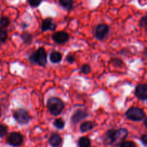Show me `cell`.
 Returning <instances> with one entry per match:
<instances>
[{
    "mask_svg": "<svg viewBox=\"0 0 147 147\" xmlns=\"http://www.w3.org/2000/svg\"><path fill=\"white\" fill-rule=\"evenodd\" d=\"M135 96L140 100H147V84L138 85L135 89Z\"/></svg>",
    "mask_w": 147,
    "mask_h": 147,
    "instance_id": "ba28073f",
    "label": "cell"
},
{
    "mask_svg": "<svg viewBox=\"0 0 147 147\" xmlns=\"http://www.w3.org/2000/svg\"><path fill=\"white\" fill-rule=\"evenodd\" d=\"M109 31V27L105 24H98L95 30V36L98 40H102L106 37Z\"/></svg>",
    "mask_w": 147,
    "mask_h": 147,
    "instance_id": "52a82bcc",
    "label": "cell"
},
{
    "mask_svg": "<svg viewBox=\"0 0 147 147\" xmlns=\"http://www.w3.org/2000/svg\"><path fill=\"white\" fill-rule=\"evenodd\" d=\"M139 24L141 28L147 30V15L141 18V20H139Z\"/></svg>",
    "mask_w": 147,
    "mask_h": 147,
    "instance_id": "603a6c76",
    "label": "cell"
},
{
    "mask_svg": "<svg viewBox=\"0 0 147 147\" xmlns=\"http://www.w3.org/2000/svg\"><path fill=\"white\" fill-rule=\"evenodd\" d=\"M126 116L129 120L134 121H140L145 119L144 111L142 109L138 107L130 108L126 112Z\"/></svg>",
    "mask_w": 147,
    "mask_h": 147,
    "instance_id": "3957f363",
    "label": "cell"
},
{
    "mask_svg": "<svg viewBox=\"0 0 147 147\" xmlns=\"http://www.w3.org/2000/svg\"><path fill=\"white\" fill-rule=\"evenodd\" d=\"M88 113L85 111L81 110V109H78V110H77L76 111H75L73 113V116L71 117V121L73 123H78L80 121H81L82 120L86 119Z\"/></svg>",
    "mask_w": 147,
    "mask_h": 147,
    "instance_id": "9c48e42d",
    "label": "cell"
},
{
    "mask_svg": "<svg viewBox=\"0 0 147 147\" xmlns=\"http://www.w3.org/2000/svg\"><path fill=\"white\" fill-rule=\"evenodd\" d=\"M7 127L4 125L0 124V138H2L7 134Z\"/></svg>",
    "mask_w": 147,
    "mask_h": 147,
    "instance_id": "d4e9b609",
    "label": "cell"
},
{
    "mask_svg": "<svg viewBox=\"0 0 147 147\" xmlns=\"http://www.w3.org/2000/svg\"><path fill=\"white\" fill-rule=\"evenodd\" d=\"M144 124H145V126H146V128H147V117L144 119Z\"/></svg>",
    "mask_w": 147,
    "mask_h": 147,
    "instance_id": "1f68e13d",
    "label": "cell"
},
{
    "mask_svg": "<svg viewBox=\"0 0 147 147\" xmlns=\"http://www.w3.org/2000/svg\"><path fill=\"white\" fill-rule=\"evenodd\" d=\"M47 107L52 115L57 116L60 115L63 111L65 105L61 99L56 97H52L47 100Z\"/></svg>",
    "mask_w": 147,
    "mask_h": 147,
    "instance_id": "6da1fadb",
    "label": "cell"
},
{
    "mask_svg": "<svg viewBox=\"0 0 147 147\" xmlns=\"http://www.w3.org/2000/svg\"><path fill=\"white\" fill-rule=\"evenodd\" d=\"M23 142V137L20 133L12 132L7 137V143L13 146H18Z\"/></svg>",
    "mask_w": 147,
    "mask_h": 147,
    "instance_id": "8992f818",
    "label": "cell"
},
{
    "mask_svg": "<svg viewBox=\"0 0 147 147\" xmlns=\"http://www.w3.org/2000/svg\"><path fill=\"white\" fill-rule=\"evenodd\" d=\"M62 143V139L60 136V135L55 134L51 136L50 138V144L52 146H57Z\"/></svg>",
    "mask_w": 147,
    "mask_h": 147,
    "instance_id": "4fadbf2b",
    "label": "cell"
},
{
    "mask_svg": "<svg viewBox=\"0 0 147 147\" xmlns=\"http://www.w3.org/2000/svg\"><path fill=\"white\" fill-rule=\"evenodd\" d=\"M116 130L114 129H111L109 130L106 134V142L108 144H111L115 143L116 142Z\"/></svg>",
    "mask_w": 147,
    "mask_h": 147,
    "instance_id": "7c38bea8",
    "label": "cell"
},
{
    "mask_svg": "<svg viewBox=\"0 0 147 147\" xmlns=\"http://www.w3.org/2000/svg\"><path fill=\"white\" fill-rule=\"evenodd\" d=\"M21 38L23 42L24 43V44H27V45H30V43L32 42V35L29 32H23L22 34H21Z\"/></svg>",
    "mask_w": 147,
    "mask_h": 147,
    "instance_id": "2e32d148",
    "label": "cell"
},
{
    "mask_svg": "<svg viewBox=\"0 0 147 147\" xmlns=\"http://www.w3.org/2000/svg\"><path fill=\"white\" fill-rule=\"evenodd\" d=\"M79 147H90V141L87 137H81L78 141Z\"/></svg>",
    "mask_w": 147,
    "mask_h": 147,
    "instance_id": "d6986e66",
    "label": "cell"
},
{
    "mask_svg": "<svg viewBox=\"0 0 147 147\" xmlns=\"http://www.w3.org/2000/svg\"><path fill=\"white\" fill-rule=\"evenodd\" d=\"M7 38H8V34L7 30L4 29H0V44L5 42Z\"/></svg>",
    "mask_w": 147,
    "mask_h": 147,
    "instance_id": "ffe728a7",
    "label": "cell"
},
{
    "mask_svg": "<svg viewBox=\"0 0 147 147\" xmlns=\"http://www.w3.org/2000/svg\"><path fill=\"white\" fill-rule=\"evenodd\" d=\"M119 147H136V146L133 142H123Z\"/></svg>",
    "mask_w": 147,
    "mask_h": 147,
    "instance_id": "484cf974",
    "label": "cell"
},
{
    "mask_svg": "<svg viewBox=\"0 0 147 147\" xmlns=\"http://www.w3.org/2000/svg\"><path fill=\"white\" fill-rule=\"evenodd\" d=\"M10 24V20L7 17H0V29H4L8 27Z\"/></svg>",
    "mask_w": 147,
    "mask_h": 147,
    "instance_id": "ac0fdd59",
    "label": "cell"
},
{
    "mask_svg": "<svg viewBox=\"0 0 147 147\" xmlns=\"http://www.w3.org/2000/svg\"><path fill=\"white\" fill-rule=\"evenodd\" d=\"M1 115H2V106H1V103H0V117L1 116Z\"/></svg>",
    "mask_w": 147,
    "mask_h": 147,
    "instance_id": "f546056e",
    "label": "cell"
},
{
    "mask_svg": "<svg viewBox=\"0 0 147 147\" xmlns=\"http://www.w3.org/2000/svg\"><path fill=\"white\" fill-rule=\"evenodd\" d=\"M80 72L82 73H83V74H89L90 73V71H91V67H90V66L89 65L84 64L80 67Z\"/></svg>",
    "mask_w": 147,
    "mask_h": 147,
    "instance_id": "44dd1931",
    "label": "cell"
},
{
    "mask_svg": "<svg viewBox=\"0 0 147 147\" xmlns=\"http://www.w3.org/2000/svg\"><path fill=\"white\" fill-rule=\"evenodd\" d=\"M56 24L54 22L53 19L51 18H47L45 20H43L42 23L41 28L43 32L48 31V30H51L53 31L56 29Z\"/></svg>",
    "mask_w": 147,
    "mask_h": 147,
    "instance_id": "30bf717a",
    "label": "cell"
},
{
    "mask_svg": "<svg viewBox=\"0 0 147 147\" xmlns=\"http://www.w3.org/2000/svg\"><path fill=\"white\" fill-rule=\"evenodd\" d=\"M54 125L57 129H62L65 126V121L62 119H57L54 121Z\"/></svg>",
    "mask_w": 147,
    "mask_h": 147,
    "instance_id": "7402d4cb",
    "label": "cell"
},
{
    "mask_svg": "<svg viewBox=\"0 0 147 147\" xmlns=\"http://www.w3.org/2000/svg\"><path fill=\"white\" fill-rule=\"evenodd\" d=\"M66 61L70 64H72L75 61V56L73 54L67 55V57H66Z\"/></svg>",
    "mask_w": 147,
    "mask_h": 147,
    "instance_id": "83f0119b",
    "label": "cell"
},
{
    "mask_svg": "<svg viewBox=\"0 0 147 147\" xmlns=\"http://www.w3.org/2000/svg\"><path fill=\"white\" fill-rule=\"evenodd\" d=\"M50 60L53 63H57L62 60V55L59 52L54 51L50 55Z\"/></svg>",
    "mask_w": 147,
    "mask_h": 147,
    "instance_id": "5bb4252c",
    "label": "cell"
},
{
    "mask_svg": "<svg viewBox=\"0 0 147 147\" xmlns=\"http://www.w3.org/2000/svg\"><path fill=\"white\" fill-rule=\"evenodd\" d=\"M144 56L147 58V47L145 49V50H144Z\"/></svg>",
    "mask_w": 147,
    "mask_h": 147,
    "instance_id": "4dcf8cb0",
    "label": "cell"
},
{
    "mask_svg": "<svg viewBox=\"0 0 147 147\" xmlns=\"http://www.w3.org/2000/svg\"><path fill=\"white\" fill-rule=\"evenodd\" d=\"M13 116L17 122L20 124H25L30 121V115L24 109H18L14 111Z\"/></svg>",
    "mask_w": 147,
    "mask_h": 147,
    "instance_id": "277c9868",
    "label": "cell"
},
{
    "mask_svg": "<svg viewBox=\"0 0 147 147\" xmlns=\"http://www.w3.org/2000/svg\"><path fill=\"white\" fill-rule=\"evenodd\" d=\"M141 140H142V143L144 145H147V134H144L141 137Z\"/></svg>",
    "mask_w": 147,
    "mask_h": 147,
    "instance_id": "f1b7e54d",
    "label": "cell"
},
{
    "mask_svg": "<svg viewBox=\"0 0 147 147\" xmlns=\"http://www.w3.org/2000/svg\"><path fill=\"white\" fill-rule=\"evenodd\" d=\"M52 39L57 44H65L69 40V34L66 32L58 31L53 33L52 35Z\"/></svg>",
    "mask_w": 147,
    "mask_h": 147,
    "instance_id": "5b68a950",
    "label": "cell"
},
{
    "mask_svg": "<svg viewBox=\"0 0 147 147\" xmlns=\"http://www.w3.org/2000/svg\"><path fill=\"white\" fill-rule=\"evenodd\" d=\"M60 5L66 9H71L73 7V0H59Z\"/></svg>",
    "mask_w": 147,
    "mask_h": 147,
    "instance_id": "e0dca14e",
    "label": "cell"
},
{
    "mask_svg": "<svg viewBox=\"0 0 147 147\" xmlns=\"http://www.w3.org/2000/svg\"><path fill=\"white\" fill-rule=\"evenodd\" d=\"M112 63H113V65L116 66V67H121L123 65V61H122L121 60H120V59H118V58L113 59V60H112Z\"/></svg>",
    "mask_w": 147,
    "mask_h": 147,
    "instance_id": "4316f807",
    "label": "cell"
},
{
    "mask_svg": "<svg viewBox=\"0 0 147 147\" xmlns=\"http://www.w3.org/2000/svg\"><path fill=\"white\" fill-rule=\"evenodd\" d=\"M94 127V124L91 121H86L80 125V131L82 132H87L92 130Z\"/></svg>",
    "mask_w": 147,
    "mask_h": 147,
    "instance_id": "9a60e30c",
    "label": "cell"
},
{
    "mask_svg": "<svg viewBox=\"0 0 147 147\" xmlns=\"http://www.w3.org/2000/svg\"><path fill=\"white\" fill-rule=\"evenodd\" d=\"M128 136V131L125 129H120L116 130V142H119L124 140Z\"/></svg>",
    "mask_w": 147,
    "mask_h": 147,
    "instance_id": "8fae6325",
    "label": "cell"
},
{
    "mask_svg": "<svg viewBox=\"0 0 147 147\" xmlns=\"http://www.w3.org/2000/svg\"><path fill=\"white\" fill-rule=\"evenodd\" d=\"M31 63L37 64L40 66H45L47 64V53L43 47H40L30 56Z\"/></svg>",
    "mask_w": 147,
    "mask_h": 147,
    "instance_id": "7a4b0ae2",
    "label": "cell"
},
{
    "mask_svg": "<svg viewBox=\"0 0 147 147\" xmlns=\"http://www.w3.org/2000/svg\"><path fill=\"white\" fill-rule=\"evenodd\" d=\"M42 0H27L28 4L32 7H37L41 4Z\"/></svg>",
    "mask_w": 147,
    "mask_h": 147,
    "instance_id": "cb8c5ba5",
    "label": "cell"
}]
</instances>
